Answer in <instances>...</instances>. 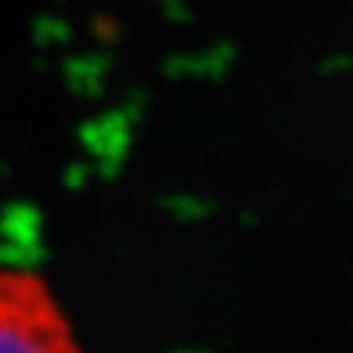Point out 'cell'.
I'll use <instances>...</instances> for the list:
<instances>
[{
	"instance_id": "cell-1",
	"label": "cell",
	"mask_w": 353,
	"mask_h": 353,
	"mask_svg": "<svg viewBox=\"0 0 353 353\" xmlns=\"http://www.w3.org/2000/svg\"><path fill=\"white\" fill-rule=\"evenodd\" d=\"M0 353H83L50 284L31 270H0Z\"/></svg>"
}]
</instances>
